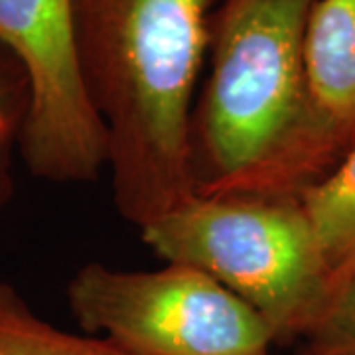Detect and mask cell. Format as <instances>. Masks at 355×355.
Here are the masks:
<instances>
[{
  "mask_svg": "<svg viewBox=\"0 0 355 355\" xmlns=\"http://www.w3.org/2000/svg\"><path fill=\"white\" fill-rule=\"evenodd\" d=\"M214 0H73L79 64L107 130L116 211L144 229L196 196L191 99Z\"/></svg>",
  "mask_w": 355,
  "mask_h": 355,
  "instance_id": "cell-1",
  "label": "cell"
},
{
  "mask_svg": "<svg viewBox=\"0 0 355 355\" xmlns=\"http://www.w3.org/2000/svg\"><path fill=\"white\" fill-rule=\"evenodd\" d=\"M166 263L193 266L241 298L275 343L322 330L334 282L296 196H200L140 229Z\"/></svg>",
  "mask_w": 355,
  "mask_h": 355,
  "instance_id": "cell-2",
  "label": "cell"
},
{
  "mask_svg": "<svg viewBox=\"0 0 355 355\" xmlns=\"http://www.w3.org/2000/svg\"><path fill=\"white\" fill-rule=\"evenodd\" d=\"M314 2L221 0L211 16L209 76L191 113L196 193L249 170L294 125Z\"/></svg>",
  "mask_w": 355,
  "mask_h": 355,
  "instance_id": "cell-3",
  "label": "cell"
},
{
  "mask_svg": "<svg viewBox=\"0 0 355 355\" xmlns=\"http://www.w3.org/2000/svg\"><path fill=\"white\" fill-rule=\"evenodd\" d=\"M65 296L81 330L127 355H270L275 343L253 308L193 266L123 270L91 261Z\"/></svg>",
  "mask_w": 355,
  "mask_h": 355,
  "instance_id": "cell-4",
  "label": "cell"
},
{
  "mask_svg": "<svg viewBox=\"0 0 355 355\" xmlns=\"http://www.w3.org/2000/svg\"><path fill=\"white\" fill-rule=\"evenodd\" d=\"M0 46L30 83L20 158L53 184H87L107 168V130L79 64L73 0H0Z\"/></svg>",
  "mask_w": 355,
  "mask_h": 355,
  "instance_id": "cell-5",
  "label": "cell"
},
{
  "mask_svg": "<svg viewBox=\"0 0 355 355\" xmlns=\"http://www.w3.org/2000/svg\"><path fill=\"white\" fill-rule=\"evenodd\" d=\"M304 97L263 160L202 196H298L355 144V0H316L304 34Z\"/></svg>",
  "mask_w": 355,
  "mask_h": 355,
  "instance_id": "cell-6",
  "label": "cell"
},
{
  "mask_svg": "<svg viewBox=\"0 0 355 355\" xmlns=\"http://www.w3.org/2000/svg\"><path fill=\"white\" fill-rule=\"evenodd\" d=\"M296 198L328 265L336 298L355 270V144L328 176Z\"/></svg>",
  "mask_w": 355,
  "mask_h": 355,
  "instance_id": "cell-7",
  "label": "cell"
},
{
  "mask_svg": "<svg viewBox=\"0 0 355 355\" xmlns=\"http://www.w3.org/2000/svg\"><path fill=\"white\" fill-rule=\"evenodd\" d=\"M0 355H127L99 336L55 328L0 279Z\"/></svg>",
  "mask_w": 355,
  "mask_h": 355,
  "instance_id": "cell-8",
  "label": "cell"
},
{
  "mask_svg": "<svg viewBox=\"0 0 355 355\" xmlns=\"http://www.w3.org/2000/svg\"><path fill=\"white\" fill-rule=\"evenodd\" d=\"M30 111V83L24 67L4 46H0V209L14 193V154Z\"/></svg>",
  "mask_w": 355,
  "mask_h": 355,
  "instance_id": "cell-9",
  "label": "cell"
},
{
  "mask_svg": "<svg viewBox=\"0 0 355 355\" xmlns=\"http://www.w3.org/2000/svg\"><path fill=\"white\" fill-rule=\"evenodd\" d=\"M312 340H330L355 345V270L340 286L322 330Z\"/></svg>",
  "mask_w": 355,
  "mask_h": 355,
  "instance_id": "cell-10",
  "label": "cell"
},
{
  "mask_svg": "<svg viewBox=\"0 0 355 355\" xmlns=\"http://www.w3.org/2000/svg\"><path fill=\"white\" fill-rule=\"evenodd\" d=\"M296 355H355V345L330 340H308Z\"/></svg>",
  "mask_w": 355,
  "mask_h": 355,
  "instance_id": "cell-11",
  "label": "cell"
}]
</instances>
